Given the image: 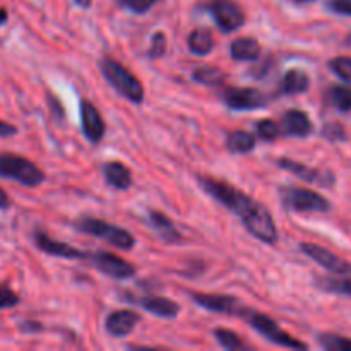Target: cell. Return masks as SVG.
I'll use <instances>...</instances> for the list:
<instances>
[{"mask_svg": "<svg viewBox=\"0 0 351 351\" xmlns=\"http://www.w3.org/2000/svg\"><path fill=\"white\" fill-rule=\"evenodd\" d=\"M317 287L328 293L345 295L351 298V280L348 278H319Z\"/></svg>", "mask_w": 351, "mask_h": 351, "instance_id": "obj_26", "label": "cell"}, {"mask_svg": "<svg viewBox=\"0 0 351 351\" xmlns=\"http://www.w3.org/2000/svg\"><path fill=\"white\" fill-rule=\"evenodd\" d=\"M99 69H101L106 81L112 84V88L119 95H122L123 98L129 99L134 105H141L144 101L143 84L125 65H122L112 57H103L101 62H99Z\"/></svg>", "mask_w": 351, "mask_h": 351, "instance_id": "obj_2", "label": "cell"}, {"mask_svg": "<svg viewBox=\"0 0 351 351\" xmlns=\"http://www.w3.org/2000/svg\"><path fill=\"white\" fill-rule=\"evenodd\" d=\"M165 53H167V36H165V33L158 31V33H154L153 38H151L147 57L153 58V60H158V58L163 57Z\"/></svg>", "mask_w": 351, "mask_h": 351, "instance_id": "obj_33", "label": "cell"}, {"mask_svg": "<svg viewBox=\"0 0 351 351\" xmlns=\"http://www.w3.org/2000/svg\"><path fill=\"white\" fill-rule=\"evenodd\" d=\"M7 19H9V14H7V10L3 7H0V26H3L7 23Z\"/></svg>", "mask_w": 351, "mask_h": 351, "instance_id": "obj_40", "label": "cell"}, {"mask_svg": "<svg viewBox=\"0 0 351 351\" xmlns=\"http://www.w3.org/2000/svg\"><path fill=\"white\" fill-rule=\"evenodd\" d=\"M328 9L341 16H351V0H328Z\"/></svg>", "mask_w": 351, "mask_h": 351, "instance_id": "obj_36", "label": "cell"}, {"mask_svg": "<svg viewBox=\"0 0 351 351\" xmlns=\"http://www.w3.org/2000/svg\"><path fill=\"white\" fill-rule=\"evenodd\" d=\"M89 263L96 267L101 274L113 278V280H130L136 276V267L130 263H127L122 257L115 256L112 252H105V250H98V252L88 254Z\"/></svg>", "mask_w": 351, "mask_h": 351, "instance_id": "obj_10", "label": "cell"}, {"mask_svg": "<svg viewBox=\"0 0 351 351\" xmlns=\"http://www.w3.org/2000/svg\"><path fill=\"white\" fill-rule=\"evenodd\" d=\"M199 185H201L202 191L208 195H211L216 202H219L221 206H225L226 209H230L232 213H235L239 218H242L254 204V201L250 195H247L245 192H242L240 189H237L235 185H230L226 182L218 180L215 177H208V175H199L197 177Z\"/></svg>", "mask_w": 351, "mask_h": 351, "instance_id": "obj_1", "label": "cell"}, {"mask_svg": "<svg viewBox=\"0 0 351 351\" xmlns=\"http://www.w3.org/2000/svg\"><path fill=\"white\" fill-rule=\"evenodd\" d=\"M195 82L204 86H221L226 81V74L219 67H211V65H204V67L195 69L192 74Z\"/></svg>", "mask_w": 351, "mask_h": 351, "instance_id": "obj_25", "label": "cell"}, {"mask_svg": "<svg viewBox=\"0 0 351 351\" xmlns=\"http://www.w3.org/2000/svg\"><path fill=\"white\" fill-rule=\"evenodd\" d=\"M103 175L106 184L112 185L117 191H127L132 187V171L120 161H108L103 165Z\"/></svg>", "mask_w": 351, "mask_h": 351, "instance_id": "obj_19", "label": "cell"}, {"mask_svg": "<svg viewBox=\"0 0 351 351\" xmlns=\"http://www.w3.org/2000/svg\"><path fill=\"white\" fill-rule=\"evenodd\" d=\"M187 47L194 55L204 57V55L211 53L213 48H215V38H213V33L209 29L197 27V29H194L189 34Z\"/></svg>", "mask_w": 351, "mask_h": 351, "instance_id": "obj_23", "label": "cell"}, {"mask_svg": "<svg viewBox=\"0 0 351 351\" xmlns=\"http://www.w3.org/2000/svg\"><path fill=\"white\" fill-rule=\"evenodd\" d=\"M75 3H77L79 7H82V9H89L93 3V0H74Z\"/></svg>", "mask_w": 351, "mask_h": 351, "instance_id": "obj_41", "label": "cell"}, {"mask_svg": "<svg viewBox=\"0 0 351 351\" xmlns=\"http://www.w3.org/2000/svg\"><path fill=\"white\" fill-rule=\"evenodd\" d=\"M16 134H17L16 125L0 120V137H12V136H16Z\"/></svg>", "mask_w": 351, "mask_h": 351, "instance_id": "obj_37", "label": "cell"}, {"mask_svg": "<svg viewBox=\"0 0 351 351\" xmlns=\"http://www.w3.org/2000/svg\"><path fill=\"white\" fill-rule=\"evenodd\" d=\"M0 177L31 189L45 182V173L38 165L14 153H0Z\"/></svg>", "mask_w": 351, "mask_h": 351, "instance_id": "obj_3", "label": "cell"}, {"mask_svg": "<svg viewBox=\"0 0 351 351\" xmlns=\"http://www.w3.org/2000/svg\"><path fill=\"white\" fill-rule=\"evenodd\" d=\"M256 134L259 139L266 141V143H271V141H276L283 132H281L280 123L266 119V120H261V122L256 123Z\"/></svg>", "mask_w": 351, "mask_h": 351, "instance_id": "obj_30", "label": "cell"}, {"mask_svg": "<svg viewBox=\"0 0 351 351\" xmlns=\"http://www.w3.org/2000/svg\"><path fill=\"white\" fill-rule=\"evenodd\" d=\"M243 319L249 322L250 328L256 329L261 336H264L267 341L274 343V345L283 346V348H291V350L308 348L305 343L298 341L297 338H293V336L288 335L287 331H283V329L278 326L276 321H273L269 315L263 314V312H256L252 311V308H249V311L245 312V315H243Z\"/></svg>", "mask_w": 351, "mask_h": 351, "instance_id": "obj_6", "label": "cell"}, {"mask_svg": "<svg viewBox=\"0 0 351 351\" xmlns=\"http://www.w3.org/2000/svg\"><path fill=\"white\" fill-rule=\"evenodd\" d=\"M300 250L308 259H312L319 266L324 267V269L331 271V273L339 274V276H350L351 274V263L341 259V257H338L335 252L324 249V247L315 245V243L311 242H304L300 243Z\"/></svg>", "mask_w": 351, "mask_h": 351, "instance_id": "obj_12", "label": "cell"}, {"mask_svg": "<svg viewBox=\"0 0 351 351\" xmlns=\"http://www.w3.org/2000/svg\"><path fill=\"white\" fill-rule=\"evenodd\" d=\"M141 322V315L134 311H115L106 317V331L113 338L129 336Z\"/></svg>", "mask_w": 351, "mask_h": 351, "instance_id": "obj_17", "label": "cell"}, {"mask_svg": "<svg viewBox=\"0 0 351 351\" xmlns=\"http://www.w3.org/2000/svg\"><path fill=\"white\" fill-rule=\"evenodd\" d=\"M213 335H215L216 341H218L225 350H247V345L242 341V338H240L237 332L230 331V329H215Z\"/></svg>", "mask_w": 351, "mask_h": 351, "instance_id": "obj_28", "label": "cell"}, {"mask_svg": "<svg viewBox=\"0 0 351 351\" xmlns=\"http://www.w3.org/2000/svg\"><path fill=\"white\" fill-rule=\"evenodd\" d=\"M122 9L130 10L134 14H146L156 5L160 0H117Z\"/></svg>", "mask_w": 351, "mask_h": 351, "instance_id": "obj_31", "label": "cell"}, {"mask_svg": "<svg viewBox=\"0 0 351 351\" xmlns=\"http://www.w3.org/2000/svg\"><path fill=\"white\" fill-rule=\"evenodd\" d=\"M19 295L16 291L10 290L7 285H0V311L16 307V305H19Z\"/></svg>", "mask_w": 351, "mask_h": 351, "instance_id": "obj_34", "label": "cell"}, {"mask_svg": "<svg viewBox=\"0 0 351 351\" xmlns=\"http://www.w3.org/2000/svg\"><path fill=\"white\" fill-rule=\"evenodd\" d=\"M240 219H242L247 232L252 237H256L257 240H261L263 243H266V245H274L278 242V239H280L276 223H274L269 209L264 204H261V202L256 201V204Z\"/></svg>", "mask_w": 351, "mask_h": 351, "instance_id": "obj_7", "label": "cell"}, {"mask_svg": "<svg viewBox=\"0 0 351 351\" xmlns=\"http://www.w3.org/2000/svg\"><path fill=\"white\" fill-rule=\"evenodd\" d=\"M206 9L223 33H233L245 24V12L235 0H211Z\"/></svg>", "mask_w": 351, "mask_h": 351, "instance_id": "obj_8", "label": "cell"}, {"mask_svg": "<svg viewBox=\"0 0 351 351\" xmlns=\"http://www.w3.org/2000/svg\"><path fill=\"white\" fill-rule=\"evenodd\" d=\"M10 208V199L9 194L0 187V209H9Z\"/></svg>", "mask_w": 351, "mask_h": 351, "instance_id": "obj_39", "label": "cell"}, {"mask_svg": "<svg viewBox=\"0 0 351 351\" xmlns=\"http://www.w3.org/2000/svg\"><path fill=\"white\" fill-rule=\"evenodd\" d=\"M276 165L283 170L290 171L295 177L302 178L304 182H308V184L321 185V187H332L336 182L335 175L329 170H319V168L307 167L304 163H298V161L290 160V158H280L276 161Z\"/></svg>", "mask_w": 351, "mask_h": 351, "instance_id": "obj_13", "label": "cell"}, {"mask_svg": "<svg viewBox=\"0 0 351 351\" xmlns=\"http://www.w3.org/2000/svg\"><path fill=\"white\" fill-rule=\"evenodd\" d=\"M81 123L82 132L88 137L89 143L98 144L105 137L106 123L101 113L91 101H86V99L81 103Z\"/></svg>", "mask_w": 351, "mask_h": 351, "instance_id": "obj_15", "label": "cell"}, {"mask_svg": "<svg viewBox=\"0 0 351 351\" xmlns=\"http://www.w3.org/2000/svg\"><path fill=\"white\" fill-rule=\"evenodd\" d=\"M319 345L324 350L329 351H351V339L345 338V336L331 335V332H324L319 335L317 338Z\"/></svg>", "mask_w": 351, "mask_h": 351, "instance_id": "obj_29", "label": "cell"}, {"mask_svg": "<svg viewBox=\"0 0 351 351\" xmlns=\"http://www.w3.org/2000/svg\"><path fill=\"white\" fill-rule=\"evenodd\" d=\"M290 2H293V3H311V2H315V0H290Z\"/></svg>", "mask_w": 351, "mask_h": 351, "instance_id": "obj_42", "label": "cell"}, {"mask_svg": "<svg viewBox=\"0 0 351 351\" xmlns=\"http://www.w3.org/2000/svg\"><path fill=\"white\" fill-rule=\"evenodd\" d=\"M322 137H326L331 143H338V141H345L346 134H345V127L338 122H331L328 125H324L322 129Z\"/></svg>", "mask_w": 351, "mask_h": 351, "instance_id": "obj_35", "label": "cell"}, {"mask_svg": "<svg viewBox=\"0 0 351 351\" xmlns=\"http://www.w3.org/2000/svg\"><path fill=\"white\" fill-rule=\"evenodd\" d=\"M149 221L151 226L154 228V232L160 235V239L163 240L165 243H180L182 240H184V237L178 232L177 226L173 225V221H171L167 215H163V213L151 211Z\"/></svg>", "mask_w": 351, "mask_h": 351, "instance_id": "obj_20", "label": "cell"}, {"mask_svg": "<svg viewBox=\"0 0 351 351\" xmlns=\"http://www.w3.org/2000/svg\"><path fill=\"white\" fill-rule=\"evenodd\" d=\"M346 43H348V45H351V33L348 34V38H346Z\"/></svg>", "mask_w": 351, "mask_h": 351, "instance_id": "obj_43", "label": "cell"}, {"mask_svg": "<svg viewBox=\"0 0 351 351\" xmlns=\"http://www.w3.org/2000/svg\"><path fill=\"white\" fill-rule=\"evenodd\" d=\"M329 101L339 112H350L351 110V88L350 86H332L329 89Z\"/></svg>", "mask_w": 351, "mask_h": 351, "instance_id": "obj_27", "label": "cell"}, {"mask_svg": "<svg viewBox=\"0 0 351 351\" xmlns=\"http://www.w3.org/2000/svg\"><path fill=\"white\" fill-rule=\"evenodd\" d=\"M137 304H139L146 312H149V314L156 315V317H161V319H175L178 314H180V305L167 297L149 295V297L139 298Z\"/></svg>", "mask_w": 351, "mask_h": 351, "instance_id": "obj_18", "label": "cell"}, {"mask_svg": "<svg viewBox=\"0 0 351 351\" xmlns=\"http://www.w3.org/2000/svg\"><path fill=\"white\" fill-rule=\"evenodd\" d=\"M281 202L288 211L295 213H328L331 211V202L319 192L304 187H288L280 189Z\"/></svg>", "mask_w": 351, "mask_h": 351, "instance_id": "obj_5", "label": "cell"}, {"mask_svg": "<svg viewBox=\"0 0 351 351\" xmlns=\"http://www.w3.org/2000/svg\"><path fill=\"white\" fill-rule=\"evenodd\" d=\"M223 101L228 108L239 112H250V110L266 108L269 98L261 89L256 88H226L221 95Z\"/></svg>", "mask_w": 351, "mask_h": 351, "instance_id": "obj_9", "label": "cell"}, {"mask_svg": "<svg viewBox=\"0 0 351 351\" xmlns=\"http://www.w3.org/2000/svg\"><path fill=\"white\" fill-rule=\"evenodd\" d=\"M308 88H311V77L302 69L287 71L280 82V91L283 95H300V93L308 91Z\"/></svg>", "mask_w": 351, "mask_h": 351, "instance_id": "obj_21", "label": "cell"}, {"mask_svg": "<svg viewBox=\"0 0 351 351\" xmlns=\"http://www.w3.org/2000/svg\"><path fill=\"white\" fill-rule=\"evenodd\" d=\"M230 55L237 62H254L261 55V45L256 38H237L230 45Z\"/></svg>", "mask_w": 351, "mask_h": 351, "instance_id": "obj_22", "label": "cell"}, {"mask_svg": "<svg viewBox=\"0 0 351 351\" xmlns=\"http://www.w3.org/2000/svg\"><path fill=\"white\" fill-rule=\"evenodd\" d=\"M75 228L81 233H86V235L105 240L110 245L117 247L120 250H132L134 245H136V239H134L132 233L127 232L125 228L112 225V223L105 221V219L84 216V218L75 221Z\"/></svg>", "mask_w": 351, "mask_h": 351, "instance_id": "obj_4", "label": "cell"}, {"mask_svg": "<svg viewBox=\"0 0 351 351\" xmlns=\"http://www.w3.org/2000/svg\"><path fill=\"white\" fill-rule=\"evenodd\" d=\"M281 132L290 137H307L314 132V123L304 110H288L281 117Z\"/></svg>", "mask_w": 351, "mask_h": 351, "instance_id": "obj_16", "label": "cell"}, {"mask_svg": "<svg viewBox=\"0 0 351 351\" xmlns=\"http://www.w3.org/2000/svg\"><path fill=\"white\" fill-rule=\"evenodd\" d=\"M192 300L199 305V307L206 308L215 314H226L235 315V317H242L249 308L239 300V298L232 297V295H209V293H191Z\"/></svg>", "mask_w": 351, "mask_h": 351, "instance_id": "obj_11", "label": "cell"}, {"mask_svg": "<svg viewBox=\"0 0 351 351\" xmlns=\"http://www.w3.org/2000/svg\"><path fill=\"white\" fill-rule=\"evenodd\" d=\"M21 328V331L23 332H38V331H41V324L40 322H23V324L19 326Z\"/></svg>", "mask_w": 351, "mask_h": 351, "instance_id": "obj_38", "label": "cell"}, {"mask_svg": "<svg viewBox=\"0 0 351 351\" xmlns=\"http://www.w3.org/2000/svg\"><path fill=\"white\" fill-rule=\"evenodd\" d=\"M329 69L343 81L351 82V57H336L329 62Z\"/></svg>", "mask_w": 351, "mask_h": 351, "instance_id": "obj_32", "label": "cell"}, {"mask_svg": "<svg viewBox=\"0 0 351 351\" xmlns=\"http://www.w3.org/2000/svg\"><path fill=\"white\" fill-rule=\"evenodd\" d=\"M226 147L233 154H245L256 149V136L247 130H235L226 137Z\"/></svg>", "mask_w": 351, "mask_h": 351, "instance_id": "obj_24", "label": "cell"}, {"mask_svg": "<svg viewBox=\"0 0 351 351\" xmlns=\"http://www.w3.org/2000/svg\"><path fill=\"white\" fill-rule=\"evenodd\" d=\"M34 245L41 250V252L48 254V256L53 257H62V259H86L88 254L82 252V250L75 249V247L69 245V243L58 242V240L51 239L48 233H45L43 230H36L33 235Z\"/></svg>", "mask_w": 351, "mask_h": 351, "instance_id": "obj_14", "label": "cell"}]
</instances>
